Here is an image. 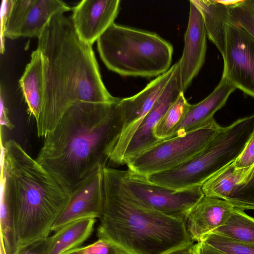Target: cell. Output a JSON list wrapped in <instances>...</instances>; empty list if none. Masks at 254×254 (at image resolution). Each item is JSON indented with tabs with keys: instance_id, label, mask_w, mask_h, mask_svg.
<instances>
[{
	"instance_id": "obj_5",
	"label": "cell",
	"mask_w": 254,
	"mask_h": 254,
	"mask_svg": "<svg viewBox=\"0 0 254 254\" xmlns=\"http://www.w3.org/2000/svg\"><path fill=\"white\" fill-rule=\"evenodd\" d=\"M97 46L106 67L123 76L157 77L171 67L173 46L155 33L113 23Z\"/></svg>"
},
{
	"instance_id": "obj_8",
	"label": "cell",
	"mask_w": 254,
	"mask_h": 254,
	"mask_svg": "<svg viewBox=\"0 0 254 254\" xmlns=\"http://www.w3.org/2000/svg\"><path fill=\"white\" fill-rule=\"evenodd\" d=\"M124 183L143 206L187 221L191 209L204 197L201 186L175 190L151 182L145 176L123 171Z\"/></svg>"
},
{
	"instance_id": "obj_9",
	"label": "cell",
	"mask_w": 254,
	"mask_h": 254,
	"mask_svg": "<svg viewBox=\"0 0 254 254\" xmlns=\"http://www.w3.org/2000/svg\"><path fill=\"white\" fill-rule=\"evenodd\" d=\"M175 66V64L167 71L156 77L136 94L121 98L119 104L123 114L124 127L109 159V162L112 165H124V155L130 140L163 92Z\"/></svg>"
},
{
	"instance_id": "obj_33",
	"label": "cell",
	"mask_w": 254,
	"mask_h": 254,
	"mask_svg": "<svg viewBox=\"0 0 254 254\" xmlns=\"http://www.w3.org/2000/svg\"><path fill=\"white\" fill-rule=\"evenodd\" d=\"M167 254H196L194 249V244L183 247Z\"/></svg>"
},
{
	"instance_id": "obj_21",
	"label": "cell",
	"mask_w": 254,
	"mask_h": 254,
	"mask_svg": "<svg viewBox=\"0 0 254 254\" xmlns=\"http://www.w3.org/2000/svg\"><path fill=\"white\" fill-rule=\"evenodd\" d=\"M252 167L237 168L234 162L227 165L201 186L204 195L226 200L235 187L245 182Z\"/></svg>"
},
{
	"instance_id": "obj_29",
	"label": "cell",
	"mask_w": 254,
	"mask_h": 254,
	"mask_svg": "<svg viewBox=\"0 0 254 254\" xmlns=\"http://www.w3.org/2000/svg\"><path fill=\"white\" fill-rule=\"evenodd\" d=\"M51 237L18 246L12 254H50Z\"/></svg>"
},
{
	"instance_id": "obj_22",
	"label": "cell",
	"mask_w": 254,
	"mask_h": 254,
	"mask_svg": "<svg viewBox=\"0 0 254 254\" xmlns=\"http://www.w3.org/2000/svg\"><path fill=\"white\" fill-rule=\"evenodd\" d=\"M35 0H2L1 5V53L4 37L11 39L20 37L21 28Z\"/></svg>"
},
{
	"instance_id": "obj_31",
	"label": "cell",
	"mask_w": 254,
	"mask_h": 254,
	"mask_svg": "<svg viewBox=\"0 0 254 254\" xmlns=\"http://www.w3.org/2000/svg\"><path fill=\"white\" fill-rule=\"evenodd\" d=\"M196 254H228L203 242L194 244Z\"/></svg>"
},
{
	"instance_id": "obj_1",
	"label": "cell",
	"mask_w": 254,
	"mask_h": 254,
	"mask_svg": "<svg viewBox=\"0 0 254 254\" xmlns=\"http://www.w3.org/2000/svg\"><path fill=\"white\" fill-rule=\"evenodd\" d=\"M43 57L44 88L37 133L44 137L77 101L115 103L105 86L92 46L76 34L71 18L53 15L38 38Z\"/></svg>"
},
{
	"instance_id": "obj_19",
	"label": "cell",
	"mask_w": 254,
	"mask_h": 254,
	"mask_svg": "<svg viewBox=\"0 0 254 254\" xmlns=\"http://www.w3.org/2000/svg\"><path fill=\"white\" fill-rule=\"evenodd\" d=\"M96 218H87L67 224L52 236L50 254H63L80 247L91 235Z\"/></svg>"
},
{
	"instance_id": "obj_4",
	"label": "cell",
	"mask_w": 254,
	"mask_h": 254,
	"mask_svg": "<svg viewBox=\"0 0 254 254\" xmlns=\"http://www.w3.org/2000/svg\"><path fill=\"white\" fill-rule=\"evenodd\" d=\"M4 146L0 190L13 217L18 247L49 237L70 193L16 141Z\"/></svg>"
},
{
	"instance_id": "obj_18",
	"label": "cell",
	"mask_w": 254,
	"mask_h": 254,
	"mask_svg": "<svg viewBox=\"0 0 254 254\" xmlns=\"http://www.w3.org/2000/svg\"><path fill=\"white\" fill-rule=\"evenodd\" d=\"M19 82L29 113L36 121L41 110L44 88L43 57L38 49L32 52Z\"/></svg>"
},
{
	"instance_id": "obj_23",
	"label": "cell",
	"mask_w": 254,
	"mask_h": 254,
	"mask_svg": "<svg viewBox=\"0 0 254 254\" xmlns=\"http://www.w3.org/2000/svg\"><path fill=\"white\" fill-rule=\"evenodd\" d=\"M211 233L235 241L254 244V218L243 210L235 208L225 223Z\"/></svg>"
},
{
	"instance_id": "obj_16",
	"label": "cell",
	"mask_w": 254,
	"mask_h": 254,
	"mask_svg": "<svg viewBox=\"0 0 254 254\" xmlns=\"http://www.w3.org/2000/svg\"><path fill=\"white\" fill-rule=\"evenodd\" d=\"M236 89L229 81L221 77L210 94L200 102L190 105L184 119L168 138L184 135L208 124L214 119L215 113L225 105Z\"/></svg>"
},
{
	"instance_id": "obj_35",
	"label": "cell",
	"mask_w": 254,
	"mask_h": 254,
	"mask_svg": "<svg viewBox=\"0 0 254 254\" xmlns=\"http://www.w3.org/2000/svg\"><path fill=\"white\" fill-rule=\"evenodd\" d=\"M63 254H76L75 252H73L72 250H70V251H67L66 253Z\"/></svg>"
},
{
	"instance_id": "obj_13",
	"label": "cell",
	"mask_w": 254,
	"mask_h": 254,
	"mask_svg": "<svg viewBox=\"0 0 254 254\" xmlns=\"http://www.w3.org/2000/svg\"><path fill=\"white\" fill-rule=\"evenodd\" d=\"M190 2L184 47L182 57L178 61L181 88L184 93L202 67L207 49V34L202 15L192 1L190 0Z\"/></svg>"
},
{
	"instance_id": "obj_32",
	"label": "cell",
	"mask_w": 254,
	"mask_h": 254,
	"mask_svg": "<svg viewBox=\"0 0 254 254\" xmlns=\"http://www.w3.org/2000/svg\"><path fill=\"white\" fill-rule=\"evenodd\" d=\"M0 123L1 126H3L9 129H12L14 125L9 120L7 115V110L6 108L4 100L0 93Z\"/></svg>"
},
{
	"instance_id": "obj_17",
	"label": "cell",
	"mask_w": 254,
	"mask_h": 254,
	"mask_svg": "<svg viewBox=\"0 0 254 254\" xmlns=\"http://www.w3.org/2000/svg\"><path fill=\"white\" fill-rule=\"evenodd\" d=\"M200 11L207 36L222 57L225 53L226 29L231 21L228 3L213 0H191Z\"/></svg>"
},
{
	"instance_id": "obj_26",
	"label": "cell",
	"mask_w": 254,
	"mask_h": 254,
	"mask_svg": "<svg viewBox=\"0 0 254 254\" xmlns=\"http://www.w3.org/2000/svg\"><path fill=\"white\" fill-rule=\"evenodd\" d=\"M231 21L254 38V0L228 3Z\"/></svg>"
},
{
	"instance_id": "obj_27",
	"label": "cell",
	"mask_w": 254,
	"mask_h": 254,
	"mask_svg": "<svg viewBox=\"0 0 254 254\" xmlns=\"http://www.w3.org/2000/svg\"><path fill=\"white\" fill-rule=\"evenodd\" d=\"M228 254H254V244L241 242L210 233L201 241Z\"/></svg>"
},
{
	"instance_id": "obj_34",
	"label": "cell",
	"mask_w": 254,
	"mask_h": 254,
	"mask_svg": "<svg viewBox=\"0 0 254 254\" xmlns=\"http://www.w3.org/2000/svg\"><path fill=\"white\" fill-rule=\"evenodd\" d=\"M0 254H7L5 249L4 247L3 240L2 239V237L0 235Z\"/></svg>"
},
{
	"instance_id": "obj_6",
	"label": "cell",
	"mask_w": 254,
	"mask_h": 254,
	"mask_svg": "<svg viewBox=\"0 0 254 254\" xmlns=\"http://www.w3.org/2000/svg\"><path fill=\"white\" fill-rule=\"evenodd\" d=\"M254 129V114L222 127L200 152L180 166L146 177L153 183L175 190L201 186L239 157Z\"/></svg>"
},
{
	"instance_id": "obj_12",
	"label": "cell",
	"mask_w": 254,
	"mask_h": 254,
	"mask_svg": "<svg viewBox=\"0 0 254 254\" xmlns=\"http://www.w3.org/2000/svg\"><path fill=\"white\" fill-rule=\"evenodd\" d=\"M120 0H83L73 7L71 18L79 38L92 46L113 23Z\"/></svg>"
},
{
	"instance_id": "obj_20",
	"label": "cell",
	"mask_w": 254,
	"mask_h": 254,
	"mask_svg": "<svg viewBox=\"0 0 254 254\" xmlns=\"http://www.w3.org/2000/svg\"><path fill=\"white\" fill-rule=\"evenodd\" d=\"M72 9L59 0H35L21 28L20 37L38 38L53 15Z\"/></svg>"
},
{
	"instance_id": "obj_7",
	"label": "cell",
	"mask_w": 254,
	"mask_h": 254,
	"mask_svg": "<svg viewBox=\"0 0 254 254\" xmlns=\"http://www.w3.org/2000/svg\"><path fill=\"white\" fill-rule=\"evenodd\" d=\"M222 128L213 119L184 135L161 141L125 164L131 172L146 176L173 169L200 152Z\"/></svg>"
},
{
	"instance_id": "obj_2",
	"label": "cell",
	"mask_w": 254,
	"mask_h": 254,
	"mask_svg": "<svg viewBox=\"0 0 254 254\" xmlns=\"http://www.w3.org/2000/svg\"><path fill=\"white\" fill-rule=\"evenodd\" d=\"M120 100L76 102L44 137L36 160L70 194L107 166L123 129Z\"/></svg>"
},
{
	"instance_id": "obj_30",
	"label": "cell",
	"mask_w": 254,
	"mask_h": 254,
	"mask_svg": "<svg viewBox=\"0 0 254 254\" xmlns=\"http://www.w3.org/2000/svg\"><path fill=\"white\" fill-rule=\"evenodd\" d=\"M234 163L239 168H250L254 165V129L244 149Z\"/></svg>"
},
{
	"instance_id": "obj_3",
	"label": "cell",
	"mask_w": 254,
	"mask_h": 254,
	"mask_svg": "<svg viewBox=\"0 0 254 254\" xmlns=\"http://www.w3.org/2000/svg\"><path fill=\"white\" fill-rule=\"evenodd\" d=\"M103 209L99 238L114 244L123 254H167L193 244L186 222L140 204L125 185L123 170L102 168Z\"/></svg>"
},
{
	"instance_id": "obj_15",
	"label": "cell",
	"mask_w": 254,
	"mask_h": 254,
	"mask_svg": "<svg viewBox=\"0 0 254 254\" xmlns=\"http://www.w3.org/2000/svg\"><path fill=\"white\" fill-rule=\"evenodd\" d=\"M234 209L225 200L204 195L188 214L186 228L190 239L201 242L205 236L224 225Z\"/></svg>"
},
{
	"instance_id": "obj_24",
	"label": "cell",
	"mask_w": 254,
	"mask_h": 254,
	"mask_svg": "<svg viewBox=\"0 0 254 254\" xmlns=\"http://www.w3.org/2000/svg\"><path fill=\"white\" fill-rule=\"evenodd\" d=\"M190 105L182 92L155 127V136L160 140L169 138L184 119Z\"/></svg>"
},
{
	"instance_id": "obj_28",
	"label": "cell",
	"mask_w": 254,
	"mask_h": 254,
	"mask_svg": "<svg viewBox=\"0 0 254 254\" xmlns=\"http://www.w3.org/2000/svg\"><path fill=\"white\" fill-rule=\"evenodd\" d=\"M71 250L77 254H123L114 244L102 238L89 245Z\"/></svg>"
},
{
	"instance_id": "obj_11",
	"label": "cell",
	"mask_w": 254,
	"mask_h": 254,
	"mask_svg": "<svg viewBox=\"0 0 254 254\" xmlns=\"http://www.w3.org/2000/svg\"><path fill=\"white\" fill-rule=\"evenodd\" d=\"M175 64L174 72L164 90L130 140L124 155V164L128 159L162 141L155 136L154 129L168 109L183 92L179 62Z\"/></svg>"
},
{
	"instance_id": "obj_10",
	"label": "cell",
	"mask_w": 254,
	"mask_h": 254,
	"mask_svg": "<svg viewBox=\"0 0 254 254\" xmlns=\"http://www.w3.org/2000/svg\"><path fill=\"white\" fill-rule=\"evenodd\" d=\"M222 77L254 98V38L232 21L226 29Z\"/></svg>"
},
{
	"instance_id": "obj_25",
	"label": "cell",
	"mask_w": 254,
	"mask_h": 254,
	"mask_svg": "<svg viewBox=\"0 0 254 254\" xmlns=\"http://www.w3.org/2000/svg\"><path fill=\"white\" fill-rule=\"evenodd\" d=\"M225 200L236 208L254 209V165L245 182L235 187Z\"/></svg>"
},
{
	"instance_id": "obj_14",
	"label": "cell",
	"mask_w": 254,
	"mask_h": 254,
	"mask_svg": "<svg viewBox=\"0 0 254 254\" xmlns=\"http://www.w3.org/2000/svg\"><path fill=\"white\" fill-rule=\"evenodd\" d=\"M102 168L78 186L59 215L51 231L56 232L72 222L87 218H100L103 209Z\"/></svg>"
}]
</instances>
